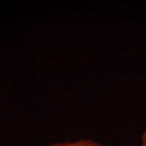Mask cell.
<instances>
[{"label": "cell", "instance_id": "obj_1", "mask_svg": "<svg viewBox=\"0 0 146 146\" xmlns=\"http://www.w3.org/2000/svg\"><path fill=\"white\" fill-rule=\"evenodd\" d=\"M47 146H102V145L98 141L91 139H81L74 142L66 141L52 143Z\"/></svg>", "mask_w": 146, "mask_h": 146}, {"label": "cell", "instance_id": "obj_2", "mask_svg": "<svg viewBox=\"0 0 146 146\" xmlns=\"http://www.w3.org/2000/svg\"><path fill=\"white\" fill-rule=\"evenodd\" d=\"M142 144L141 146H146V131H144L141 136Z\"/></svg>", "mask_w": 146, "mask_h": 146}]
</instances>
